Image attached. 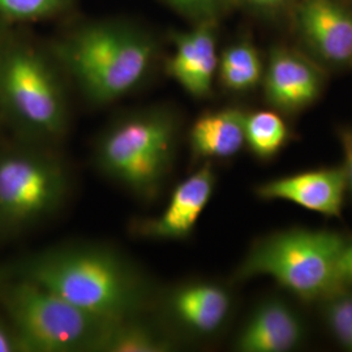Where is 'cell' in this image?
Masks as SVG:
<instances>
[{"label":"cell","mask_w":352,"mask_h":352,"mask_svg":"<svg viewBox=\"0 0 352 352\" xmlns=\"http://www.w3.org/2000/svg\"><path fill=\"white\" fill-rule=\"evenodd\" d=\"M28 278L77 308L109 321L145 315L155 302L151 278L109 245L71 243L39 252L19 265Z\"/></svg>","instance_id":"1"},{"label":"cell","mask_w":352,"mask_h":352,"mask_svg":"<svg viewBox=\"0 0 352 352\" xmlns=\"http://www.w3.org/2000/svg\"><path fill=\"white\" fill-rule=\"evenodd\" d=\"M55 58L84 97L102 106L124 98L145 81L157 45L136 26L102 21L80 26L64 37Z\"/></svg>","instance_id":"2"},{"label":"cell","mask_w":352,"mask_h":352,"mask_svg":"<svg viewBox=\"0 0 352 352\" xmlns=\"http://www.w3.org/2000/svg\"><path fill=\"white\" fill-rule=\"evenodd\" d=\"M0 308L20 352H101L115 322L88 314L37 282L14 274L0 282Z\"/></svg>","instance_id":"3"},{"label":"cell","mask_w":352,"mask_h":352,"mask_svg":"<svg viewBox=\"0 0 352 352\" xmlns=\"http://www.w3.org/2000/svg\"><path fill=\"white\" fill-rule=\"evenodd\" d=\"M177 131L175 115L164 107L126 113L102 132L97 167L140 199H153L173 168Z\"/></svg>","instance_id":"4"},{"label":"cell","mask_w":352,"mask_h":352,"mask_svg":"<svg viewBox=\"0 0 352 352\" xmlns=\"http://www.w3.org/2000/svg\"><path fill=\"white\" fill-rule=\"evenodd\" d=\"M346 241L329 230L291 228L276 232L252 245L234 278H273L307 302L334 296L336 267Z\"/></svg>","instance_id":"5"},{"label":"cell","mask_w":352,"mask_h":352,"mask_svg":"<svg viewBox=\"0 0 352 352\" xmlns=\"http://www.w3.org/2000/svg\"><path fill=\"white\" fill-rule=\"evenodd\" d=\"M0 110L38 141H55L67 131L68 106L56 67L25 42L0 45Z\"/></svg>","instance_id":"6"},{"label":"cell","mask_w":352,"mask_h":352,"mask_svg":"<svg viewBox=\"0 0 352 352\" xmlns=\"http://www.w3.org/2000/svg\"><path fill=\"white\" fill-rule=\"evenodd\" d=\"M68 188V171L50 153L28 148L0 153V234L47 219L62 208Z\"/></svg>","instance_id":"7"},{"label":"cell","mask_w":352,"mask_h":352,"mask_svg":"<svg viewBox=\"0 0 352 352\" xmlns=\"http://www.w3.org/2000/svg\"><path fill=\"white\" fill-rule=\"evenodd\" d=\"M217 176L210 162L202 164L174 189L164 212L133 225V232L151 240L187 239L213 196Z\"/></svg>","instance_id":"8"},{"label":"cell","mask_w":352,"mask_h":352,"mask_svg":"<svg viewBox=\"0 0 352 352\" xmlns=\"http://www.w3.org/2000/svg\"><path fill=\"white\" fill-rule=\"evenodd\" d=\"M347 188L346 170L340 166L272 179L257 186L254 192L265 201L292 202L309 212L340 217Z\"/></svg>","instance_id":"9"},{"label":"cell","mask_w":352,"mask_h":352,"mask_svg":"<svg viewBox=\"0 0 352 352\" xmlns=\"http://www.w3.org/2000/svg\"><path fill=\"white\" fill-rule=\"evenodd\" d=\"M164 316L174 327L190 336H213L231 311V296L212 282H190L168 291L161 302Z\"/></svg>","instance_id":"10"},{"label":"cell","mask_w":352,"mask_h":352,"mask_svg":"<svg viewBox=\"0 0 352 352\" xmlns=\"http://www.w3.org/2000/svg\"><path fill=\"white\" fill-rule=\"evenodd\" d=\"M298 25L308 46L327 63L352 60V14L336 0H304Z\"/></svg>","instance_id":"11"},{"label":"cell","mask_w":352,"mask_h":352,"mask_svg":"<svg viewBox=\"0 0 352 352\" xmlns=\"http://www.w3.org/2000/svg\"><path fill=\"white\" fill-rule=\"evenodd\" d=\"M217 39L209 23L174 39V52L166 64L170 77L195 98H206L213 88L218 69Z\"/></svg>","instance_id":"12"},{"label":"cell","mask_w":352,"mask_h":352,"mask_svg":"<svg viewBox=\"0 0 352 352\" xmlns=\"http://www.w3.org/2000/svg\"><path fill=\"white\" fill-rule=\"evenodd\" d=\"M321 77L312 64L291 51H273L265 75V94L277 109L299 111L320 94Z\"/></svg>","instance_id":"13"},{"label":"cell","mask_w":352,"mask_h":352,"mask_svg":"<svg viewBox=\"0 0 352 352\" xmlns=\"http://www.w3.org/2000/svg\"><path fill=\"white\" fill-rule=\"evenodd\" d=\"M304 336L302 321L286 302L267 300L257 307L240 329L234 349L240 352H287Z\"/></svg>","instance_id":"14"},{"label":"cell","mask_w":352,"mask_h":352,"mask_svg":"<svg viewBox=\"0 0 352 352\" xmlns=\"http://www.w3.org/2000/svg\"><path fill=\"white\" fill-rule=\"evenodd\" d=\"M245 113L238 109H222L201 115L189 132L195 158L227 160L245 145Z\"/></svg>","instance_id":"15"},{"label":"cell","mask_w":352,"mask_h":352,"mask_svg":"<svg viewBox=\"0 0 352 352\" xmlns=\"http://www.w3.org/2000/svg\"><path fill=\"white\" fill-rule=\"evenodd\" d=\"M142 317L115 321L102 343L101 352L174 351L176 343L171 334Z\"/></svg>","instance_id":"16"},{"label":"cell","mask_w":352,"mask_h":352,"mask_svg":"<svg viewBox=\"0 0 352 352\" xmlns=\"http://www.w3.org/2000/svg\"><path fill=\"white\" fill-rule=\"evenodd\" d=\"M217 72L225 88L248 91L258 84L263 76V64L258 52L250 42H238L222 52Z\"/></svg>","instance_id":"17"},{"label":"cell","mask_w":352,"mask_h":352,"mask_svg":"<svg viewBox=\"0 0 352 352\" xmlns=\"http://www.w3.org/2000/svg\"><path fill=\"white\" fill-rule=\"evenodd\" d=\"M245 145L258 160H270L289 141V128L273 111L245 113Z\"/></svg>","instance_id":"18"},{"label":"cell","mask_w":352,"mask_h":352,"mask_svg":"<svg viewBox=\"0 0 352 352\" xmlns=\"http://www.w3.org/2000/svg\"><path fill=\"white\" fill-rule=\"evenodd\" d=\"M74 0H0V16L13 21H36L65 12Z\"/></svg>","instance_id":"19"},{"label":"cell","mask_w":352,"mask_h":352,"mask_svg":"<svg viewBox=\"0 0 352 352\" xmlns=\"http://www.w3.org/2000/svg\"><path fill=\"white\" fill-rule=\"evenodd\" d=\"M327 321L340 344L352 351V295H334L327 305Z\"/></svg>","instance_id":"20"},{"label":"cell","mask_w":352,"mask_h":352,"mask_svg":"<svg viewBox=\"0 0 352 352\" xmlns=\"http://www.w3.org/2000/svg\"><path fill=\"white\" fill-rule=\"evenodd\" d=\"M352 287V240L346 241L336 267V295Z\"/></svg>","instance_id":"21"},{"label":"cell","mask_w":352,"mask_h":352,"mask_svg":"<svg viewBox=\"0 0 352 352\" xmlns=\"http://www.w3.org/2000/svg\"><path fill=\"white\" fill-rule=\"evenodd\" d=\"M176 10L192 14H202L215 8L221 0H166Z\"/></svg>","instance_id":"22"},{"label":"cell","mask_w":352,"mask_h":352,"mask_svg":"<svg viewBox=\"0 0 352 352\" xmlns=\"http://www.w3.org/2000/svg\"><path fill=\"white\" fill-rule=\"evenodd\" d=\"M0 352H20L12 327L4 315H0Z\"/></svg>","instance_id":"23"},{"label":"cell","mask_w":352,"mask_h":352,"mask_svg":"<svg viewBox=\"0 0 352 352\" xmlns=\"http://www.w3.org/2000/svg\"><path fill=\"white\" fill-rule=\"evenodd\" d=\"M340 142L344 153V170L347 175L349 188L352 190V131H343L340 133Z\"/></svg>","instance_id":"24"},{"label":"cell","mask_w":352,"mask_h":352,"mask_svg":"<svg viewBox=\"0 0 352 352\" xmlns=\"http://www.w3.org/2000/svg\"><path fill=\"white\" fill-rule=\"evenodd\" d=\"M252 6L260 7V8H272L282 4L285 0H247Z\"/></svg>","instance_id":"25"}]
</instances>
